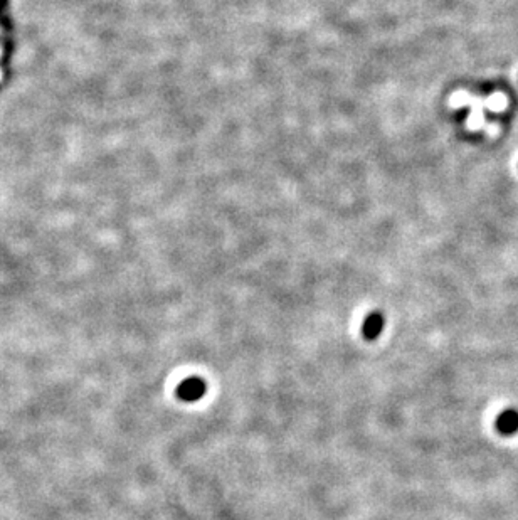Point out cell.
I'll return each instance as SVG.
<instances>
[{"instance_id":"cell-2","label":"cell","mask_w":518,"mask_h":520,"mask_svg":"<svg viewBox=\"0 0 518 520\" xmlns=\"http://www.w3.org/2000/svg\"><path fill=\"white\" fill-rule=\"evenodd\" d=\"M496 431L503 436H512L518 431V411L515 409H507L496 417Z\"/></svg>"},{"instance_id":"cell-1","label":"cell","mask_w":518,"mask_h":520,"mask_svg":"<svg viewBox=\"0 0 518 520\" xmlns=\"http://www.w3.org/2000/svg\"><path fill=\"white\" fill-rule=\"evenodd\" d=\"M207 386L201 378H189L177 386V397L185 403H195L206 394Z\"/></svg>"},{"instance_id":"cell-3","label":"cell","mask_w":518,"mask_h":520,"mask_svg":"<svg viewBox=\"0 0 518 520\" xmlns=\"http://www.w3.org/2000/svg\"><path fill=\"white\" fill-rule=\"evenodd\" d=\"M382 329H384V318H382V315L379 313H374L370 315L369 318H367L365 323H364V337L369 339V341H374V339H377L379 335H381Z\"/></svg>"}]
</instances>
